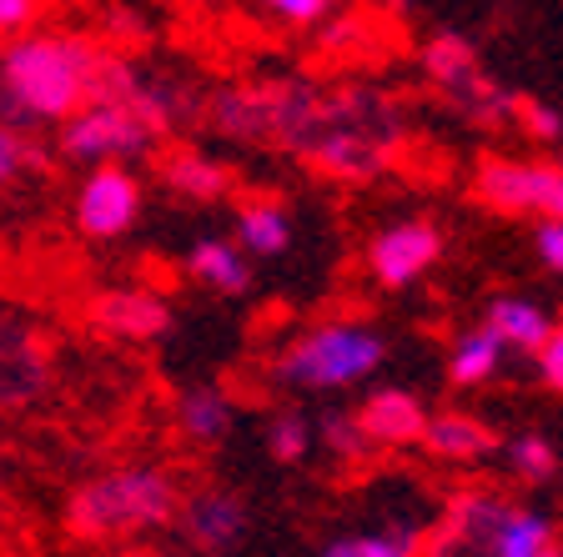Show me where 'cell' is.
I'll return each instance as SVG.
<instances>
[{
    "label": "cell",
    "mask_w": 563,
    "mask_h": 557,
    "mask_svg": "<svg viewBox=\"0 0 563 557\" xmlns=\"http://www.w3.org/2000/svg\"><path fill=\"white\" fill-rule=\"evenodd\" d=\"M91 326L111 342H156L172 326V307L146 287H121L91 297Z\"/></svg>",
    "instance_id": "obj_12"
},
{
    "label": "cell",
    "mask_w": 563,
    "mask_h": 557,
    "mask_svg": "<svg viewBox=\"0 0 563 557\" xmlns=\"http://www.w3.org/2000/svg\"><path fill=\"white\" fill-rule=\"evenodd\" d=\"M518 121H523V131L533 141H563V116L553 111V105H543V101H528V96H518V111H514Z\"/></svg>",
    "instance_id": "obj_29"
},
{
    "label": "cell",
    "mask_w": 563,
    "mask_h": 557,
    "mask_svg": "<svg viewBox=\"0 0 563 557\" xmlns=\"http://www.w3.org/2000/svg\"><path fill=\"white\" fill-rule=\"evenodd\" d=\"M322 557H418V527H383V533H352L322 547Z\"/></svg>",
    "instance_id": "obj_23"
},
{
    "label": "cell",
    "mask_w": 563,
    "mask_h": 557,
    "mask_svg": "<svg viewBox=\"0 0 563 557\" xmlns=\"http://www.w3.org/2000/svg\"><path fill=\"white\" fill-rule=\"evenodd\" d=\"M302 152L317 171L338 176V181H373V176L387 166L383 161L387 156V131L357 126V121H328V126L307 141Z\"/></svg>",
    "instance_id": "obj_11"
},
{
    "label": "cell",
    "mask_w": 563,
    "mask_h": 557,
    "mask_svg": "<svg viewBox=\"0 0 563 557\" xmlns=\"http://www.w3.org/2000/svg\"><path fill=\"white\" fill-rule=\"evenodd\" d=\"M176 512H181V533H187V543L201 547V553H211V557L232 553V547L246 537V502L227 488L191 492L187 502H176Z\"/></svg>",
    "instance_id": "obj_13"
},
{
    "label": "cell",
    "mask_w": 563,
    "mask_h": 557,
    "mask_svg": "<svg viewBox=\"0 0 563 557\" xmlns=\"http://www.w3.org/2000/svg\"><path fill=\"white\" fill-rule=\"evenodd\" d=\"M51 387V352L21 312L0 307V412L31 406Z\"/></svg>",
    "instance_id": "obj_9"
},
{
    "label": "cell",
    "mask_w": 563,
    "mask_h": 557,
    "mask_svg": "<svg viewBox=\"0 0 563 557\" xmlns=\"http://www.w3.org/2000/svg\"><path fill=\"white\" fill-rule=\"evenodd\" d=\"M533 242H539V261H543V267L563 277V221H539Z\"/></svg>",
    "instance_id": "obj_32"
},
{
    "label": "cell",
    "mask_w": 563,
    "mask_h": 557,
    "mask_svg": "<svg viewBox=\"0 0 563 557\" xmlns=\"http://www.w3.org/2000/svg\"><path fill=\"white\" fill-rule=\"evenodd\" d=\"M504 457H508V472L523 477V482H549L559 472V453H553V442L539 437V432H518L504 447Z\"/></svg>",
    "instance_id": "obj_25"
},
{
    "label": "cell",
    "mask_w": 563,
    "mask_h": 557,
    "mask_svg": "<svg viewBox=\"0 0 563 557\" xmlns=\"http://www.w3.org/2000/svg\"><path fill=\"white\" fill-rule=\"evenodd\" d=\"M539 557H563V543H559V537H553V543L549 547H543V553Z\"/></svg>",
    "instance_id": "obj_33"
},
{
    "label": "cell",
    "mask_w": 563,
    "mask_h": 557,
    "mask_svg": "<svg viewBox=\"0 0 563 557\" xmlns=\"http://www.w3.org/2000/svg\"><path fill=\"white\" fill-rule=\"evenodd\" d=\"M176 477L166 467L136 463L111 467L70 492L66 523L76 537H131L146 527H162L176 517Z\"/></svg>",
    "instance_id": "obj_2"
},
{
    "label": "cell",
    "mask_w": 563,
    "mask_h": 557,
    "mask_svg": "<svg viewBox=\"0 0 563 557\" xmlns=\"http://www.w3.org/2000/svg\"><path fill=\"white\" fill-rule=\"evenodd\" d=\"M533 357H539L543 382H549L553 392H563V326H553V332L543 337V347L533 352Z\"/></svg>",
    "instance_id": "obj_31"
},
{
    "label": "cell",
    "mask_w": 563,
    "mask_h": 557,
    "mask_svg": "<svg viewBox=\"0 0 563 557\" xmlns=\"http://www.w3.org/2000/svg\"><path fill=\"white\" fill-rule=\"evenodd\" d=\"M121 557H152V553H121Z\"/></svg>",
    "instance_id": "obj_35"
},
{
    "label": "cell",
    "mask_w": 563,
    "mask_h": 557,
    "mask_svg": "<svg viewBox=\"0 0 563 557\" xmlns=\"http://www.w3.org/2000/svg\"><path fill=\"white\" fill-rule=\"evenodd\" d=\"M156 176H162L166 191H176L181 201H197V207H207V201H222L227 191H232V166H227V161H211V156L191 152V146H181V152H166L162 161H156Z\"/></svg>",
    "instance_id": "obj_15"
},
{
    "label": "cell",
    "mask_w": 563,
    "mask_h": 557,
    "mask_svg": "<svg viewBox=\"0 0 563 557\" xmlns=\"http://www.w3.org/2000/svg\"><path fill=\"white\" fill-rule=\"evenodd\" d=\"M438 256H443V232L433 221H393L367 242V271L377 287L398 291L412 287L422 271H433Z\"/></svg>",
    "instance_id": "obj_10"
},
{
    "label": "cell",
    "mask_w": 563,
    "mask_h": 557,
    "mask_svg": "<svg viewBox=\"0 0 563 557\" xmlns=\"http://www.w3.org/2000/svg\"><path fill=\"white\" fill-rule=\"evenodd\" d=\"M312 437L322 442L332 457H342V463H363V457L373 453V442L357 427V412H328V417L312 427Z\"/></svg>",
    "instance_id": "obj_26"
},
{
    "label": "cell",
    "mask_w": 563,
    "mask_h": 557,
    "mask_svg": "<svg viewBox=\"0 0 563 557\" xmlns=\"http://www.w3.org/2000/svg\"><path fill=\"white\" fill-rule=\"evenodd\" d=\"M553 537L559 533L539 508L468 488L453 498L428 557H539Z\"/></svg>",
    "instance_id": "obj_3"
},
{
    "label": "cell",
    "mask_w": 563,
    "mask_h": 557,
    "mask_svg": "<svg viewBox=\"0 0 563 557\" xmlns=\"http://www.w3.org/2000/svg\"><path fill=\"white\" fill-rule=\"evenodd\" d=\"M504 342L493 337L488 326H473V332H463L453 347V357H448V377H453L457 387H483L498 377V367H504Z\"/></svg>",
    "instance_id": "obj_22"
},
{
    "label": "cell",
    "mask_w": 563,
    "mask_h": 557,
    "mask_svg": "<svg viewBox=\"0 0 563 557\" xmlns=\"http://www.w3.org/2000/svg\"><path fill=\"white\" fill-rule=\"evenodd\" d=\"M422 70H428L453 101L468 91L473 81H483V60L468 35H433V41L422 46Z\"/></svg>",
    "instance_id": "obj_20"
},
{
    "label": "cell",
    "mask_w": 563,
    "mask_h": 557,
    "mask_svg": "<svg viewBox=\"0 0 563 557\" xmlns=\"http://www.w3.org/2000/svg\"><path fill=\"white\" fill-rule=\"evenodd\" d=\"M176 427L187 432L191 442L211 447L232 432V402H227L222 387H187L176 397Z\"/></svg>",
    "instance_id": "obj_21"
},
{
    "label": "cell",
    "mask_w": 563,
    "mask_h": 557,
    "mask_svg": "<svg viewBox=\"0 0 563 557\" xmlns=\"http://www.w3.org/2000/svg\"><path fill=\"white\" fill-rule=\"evenodd\" d=\"M141 221V181L121 161L91 166L76 191V232L86 242H117Z\"/></svg>",
    "instance_id": "obj_8"
},
{
    "label": "cell",
    "mask_w": 563,
    "mask_h": 557,
    "mask_svg": "<svg viewBox=\"0 0 563 557\" xmlns=\"http://www.w3.org/2000/svg\"><path fill=\"white\" fill-rule=\"evenodd\" d=\"M473 191L483 207L508 216L563 221V161H518V156H483L473 171Z\"/></svg>",
    "instance_id": "obj_7"
},
{
    "label": "cell",
    "mask_w": 563,
    "mask_h": 557,
    "mask_svg": "<svg viewBox=\"0 0 563 557\" xmlns=\"http://www.w3.org/2000/svg\"><path fill=\"white\" fill-rule=\"evenodd\" d=\"M106 51L81 31H21L0 41V121L5 126H60L96 96Z\"/></svg>",
    "instance_id": "obj_1"
},
{
    "label": "cell",
    "mask_w": 563,
    "mask_h": 557,
    "mask_svg": "<svg viewBox=\"0 0 563 557\" xmlns=\"http://www.w3.org/2000/svg\"><path fill=\"white\" fill-rule=\"evenodd\" d=\"M156 141L162 136L126 101H111V96H91L76 116L60 121V156L86 161V166L136 161V156L156 152Z\"/></svg>",
    "instance_id": "obj_6"
},
{
    "label": "cell",
    "mask_w": 563,
    "mask_h": 557,
    "mask_svg": "<svg viewBox=\"0 0 563 557\" xmlns=\"http://www.w3.org/2000/svg\"><path fill=\"white\" fill-rule=\"evenodd\" d=\"M422 447L443 463H478V457L493 453V432L483 427L468 412H438V417L422 422Z\"/></svg>",
    "instance_id": "obj_17"
},
{
    "label": "cell",
    "mask_w": 563,
    "mask_h": 557,
    "mask_svg": "<svg viewBox=\"0 0 563 557\" xmlns=\"http://www.w3.org/2000/svg\"><path fill=\"white\" fill-rule=\"evenodd\" d=\"M377 5H387V11H398V5H402V0H377Z\"/></svg>",
    "instance_id": "obj_34"
},
{
    "label": "cell",
    "mask_w": 563,
    "mask_h": 557,
    "mask_svg": "<svg viewBox=\"0 0 563 557\" xmlns=\"http://www.w3.org/2000/svg\"><path fill=\"white\" fill-rule=\"evenodd\" d=\"M46 171V152H41V141L31 136V131L21 126H5L0 121V191L15 181H25V176Z\"/></svg>",
    "instance_id": "obj_24"
},
{
    "label": "cell",
    "mask_w": 563,
    "mask_h": 557,
    "mask_svg": "<svg viewBox=\"0 0 563 557\" xmlns=\"http://www.w3.org/2000/svg\"><path fill=\"white\" fill-rule=\"evenodd\" d=\"M387 357V342L363 322H322L307 326L277 357V382L297 392H342L367 382Z\"/></svg>",
    "instance_id": "obj_4"
},
{
    "label": "cell",
    "mask_w": 563,
    "mask_h": 557,
    "mask_svg": "<svg viewBox=\"0 0 563 557\" xmlns=\"http://www.w3.org/2000/svg\"><path fill=\"white\" fill-rule=\"evenodd\" d=\"M187 271H191V281L222 291V297H242L252 287V256L236 242H222V236H201L187 256Z\"/></svg>",
    "instance_id": "obj_16"
},
{
    "label": "cell",
    "mask_w": 563,
    "mask_h": 557,
    "mask_svg": "<svg viewBox=\"0 0 563 557\" xmlns=\"http://www.w3.org/2000/svg\"><path fill=\"white\" fill-rule=\"evenodd\" d=\"M257 11H267L282 25L307 31V25H322L328 15H338V0H257Z\"/></svg>",
    "instance_id": "obj_28"
},
{
    "label": "cell",
    "mask_w": 563,
    "mask_h": 557,
    "mask_svg": "<svg viewBox=\"0 0 563 557\" xmlns=\"http://www.w3.org/2000/svg\"><path fill=\"white\" fill-rule=\"evenodd\" d=\"M236 246L246 256H282L292 246V216L272 197H252L236 211Z\"/></svg>",
    "instance_id": "obj_19"
},
{
    "label": "cell",
    "mask_w": 563,
    "mask_h": 557,
    "mask_svg": "<svg viewBox=\"0 0 563 557\" xmlns=\"http://www.w3.org/2000/svg\"><path fill=\"white\" fill-rule=\"evenodd\" d=\"M493 337L504 342L514 352H539L543 337L553 332V316L543 312L539 302H528V297H493L488 302V316H483Z\"/></svg>",
    "instance_id": "obj_18"
},
{
    "label": "cell",
    "mask_w": 563,
    "mask_h": 557,
    "mask_svg": "<svg viewBox=\"0 0 563 557\" xmlns=\"http://www.w3.org/2000/svg\"><path fill=\"white\" fill-rule=\"evenodd\" d=\"M211 121L227 136H272L282 146H307L328 121V101L312 86H262V91H222L211 96Z\"/></svg>",
    "instance_id": "obj_5"
},
{
    "label": "cell",
    "mask_w": 563,
    "mask_h": 557,
    "mask_svg": "<svg viewBox=\"0 0 563 557\" xmlns=\"http://www.w3.org/2000/svg\"><path fill=\"white\" fill-rule=\"evenodd\" d=\"M46 11V0H0V41H11V35L31 31Z\"/></svg>",
    "instance_id": "obj_30"
},
{
    "label": "cell",
    "mask_w": 563,
    "mask_h": 557,
    "mask_svg": "<svg viewBox=\"0 0 563 557\" xmlns=\"http://www.w3.org/2000/svg\"><path fill=\"white\" fill-rule=\"evenodd\" d=\"M312 417H302V412H277L267 422V453L277 463H302L312 453Z\"/></svg>",
    "instance_id": "obj_27"
},
{
    "label": "cell",
    "mask_w": 563,
    "mask_h": 557,
    "mask_svg": "<svg viewBox=\"0 0 563 557\" xmlns=\"http://www.w3.org/2000/svg\"><path fill=\"white\" fill-rule=\"evenodd\" d=\"M422 422H428L422 402L412 392H402V387L373 392L363 402V412H357V427H363V437L373 447H412L422 437Z\"/></svg>",
    "instance_id": "obj_14"
}]
</instances>
